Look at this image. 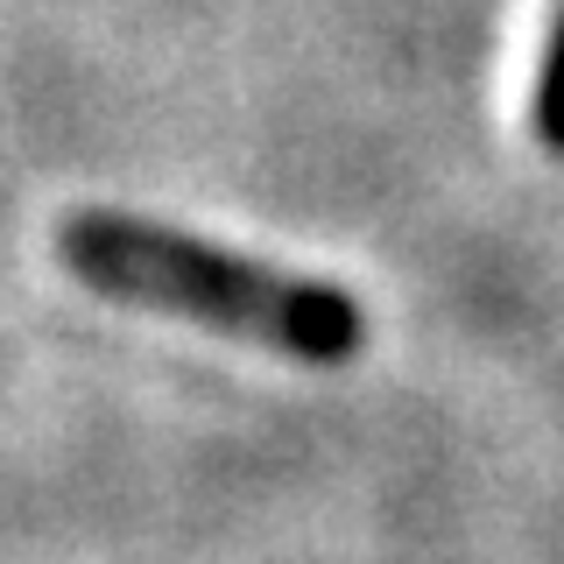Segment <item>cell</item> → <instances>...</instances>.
Segmentation results:
<instances>
[{"label":"cell","mask_w":564,"mask_h":564,"mask_svg":"<svg viewBox=\"0 0 564 564\" xmlns=\"http://www.w3.org/2000/svg\"><path fill=\"white\" fill-rule=\"evenodd\" d=\"M522 113L551 141H564V0H543L522 57Z\"/></svg>","instance_id":"cell-2"},{"label":"cell","mask_w":564,"mask_h":564,"mask_svg":"<svg viewBox=\"0 0 564 564\" xmlns=\"http://www.w3.org/2000/svg\"><path fill=\"white\" fill-rule=\"evenodd\" d=\"M64 261L99 296L176 311V317H198V325H226L254 346L296 352V360H339L360 339V311L346 296L317 290L304 275H275V269H254V261L212 254V247L163 234V226H141V219H106V212L70 219Z\"/></svg>","instance_id":"cell-1"}]
</instances>
